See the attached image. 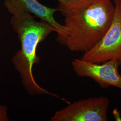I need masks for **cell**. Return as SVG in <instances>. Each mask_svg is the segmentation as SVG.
<instances>
[{"instance_id": "cell-1", "label": "cell", "mask_w": 121, "mask_h": 121, "mask_svg": "<svg viewBox=\"0 0 121 121\" xmlns=\"http://www.w3.org/2000/svg\"><path fill=\"white\" fill-rule=\"evenodd\" d=\"M4 5L12 15L10 23L21 44V49L13 56L12 62L20 75L23 86L32 95H49L58 98V95L39 85L32 71L33 66L40 62L36 54L39 43L56 30L46 22L36 21L31 14L16 6L8 3Z\"/></svg>"}, {"instance_id": "cell-2", "label": "cell", "mask_w": 121, "mask_h": 121, "mask_svg": "<svg viewBox=\"0 0 121 121\" xmlns=\"http://www.w3.org/2000/svg\"><path fill=\"white\" fill-rule=\"evenodd\" d=\"M114 13L115 6L110 0H92L81 8L62 13L66 32L58 42L73 52L88 51L105 35Z\"/></svg>"}, {"instance_id": "cell-3", "label": "cell", "mask_w": 121, "mask_h": 121, "mask_svg": "<svg viewBox=\"0 0 121 121\" xmlns=\"http://www.w3.org/2000/svg\"><path fill=\"white\" fill-rule=\"evenodd\" d=\"M115 13L112 22L105 35L88 51L83 60L101 64L112 59L121 60V0H114Z\"/></svg>"}, {"instance_id": "cell-4", "label": "cell", "mask_w": 121, "mask_h": 121, "mask_svg": "<svg viewBox=\"0 0 121 121\" xmlns=\"http://www.w3.org/2000/svg\"><path fill=\"white\" fill-rule=\"evenodd\" d=\"M109 100L100 96L81 99L55 112L51 121H107Z\"/></svg>"}, {"instance_id": "cell-5", "label": "cell", "mask_w": 121, "mask_h": 121, "mask_svg": "<svg viewBox=\"0 0 121 121\" xmlns=\"http://www.w3.org/2000/svg\"><path fill=\"white\" fill-rule=\"evenodd\" d=\"M73 70L78 77L93 79L103 88L114 86L121 89V75L118 71L121 65L119 59H112L97 64L75 59L71 62Z\"/></svg>"}, {"instance_id": "cell-6", "label": "cell", "mask_w": 121, "mask_h": 121, "mask_svg": "<svg viewBox=\"0 0 121 121\" xmlns=\"http://www.w3.org/2000/svg\"><path fill=\"white\" fill-rule=\"evenodd\" d=\"M4 3L16 6L49 23L56 30L58 42L65 37L66 32L65 26L56 21L54 17V13L58 11L57 8L46 6L39 3L38 0H5Z\"/></svg>"}, {"instance_id": "cell-7", "label": "cell", "mask_w": 121, "mask_h": 121, "mask_svg": "<svg viewBox=\"0 0 121 121\" xmlns=\"http://www.w3.org/2000/svg\"><path fill=\"white\" fill-rule=\"evenodd\" d=\"M59 2L57 9L61 14L66 12L81 8L92 0H57Z\"/></svg>"}, {"instance_id": "cell-8", "label": "cell", "mask_w": 121, "mask_h": 121, "mask_svg": "<svg viewBox=\"0 0 121 121\" xmlns=\"http://www.w3.org/2000/svg\"><path fill=\"white\" fill-rule=\"evenodd\" d=\"M7 107L6 105L0 104V121H9Z\"/></svg>"}, {"instance_id": "cell-9", "label": "cell", "mask_w": 121, "mask_h": 121, "mask_svg": "<svg viewBox=\"0 0 121 121\" xmlns=\"http://www.w3.org/2000/svg\"><path fill=\"white\" fill-rule=\"evenodd\" d=\"M112 113H113L114 118L116 121H121L120 113L118 111V110L116 108L114 110H113Z\"/></svg>"}, {"instance_id": "cell-10", "label": "cell", "mask_w": 121, "mask_h": 121, "mask_svg": "<svg viewBox=\"0 0 121 121\" xmlns=\"http://www.w3.org/2000/svg\"><path fill=\"white\" fill-rule=\"evenodd\" d=\"M120 61H121V60H120Z\"/></svg>"}]
</instances>
